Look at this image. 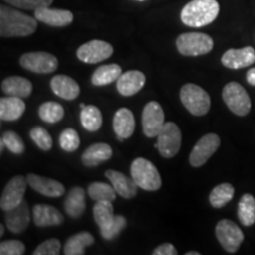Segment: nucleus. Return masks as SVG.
I'll use <instances>...</instances> for the list:
<instances>
[{"label":"nucleus","mask_w":255,"mask_h":255,"mask_svg":"<svg viewBox=\"0 0 255 255\" xmlns=\"http://www.w3.org/2000/svg\"><path fill=\"white\" fill-rule=\"evenodd\" d=\"M37 19L7 5L0 6V36L2 38L27 37L37 30Z\"/></svg>","instance_id":"obj_1"},{"label":"nucleus","mask_w":255,"mask_h":255,"mask_svg":"<svg viewBox=\"0 0 255 255\" xmlns=\"http://www.w3.org/2000/svg\"><path fill=\"white\" fill-rule=\"evenodd\" d=\"M219 13L218 0H191L182 8L181 20L189 27H203L212 24Z\"/></svg>","instance_id":"obj_2"},{"label":"nucleus","mask_w":255,"mask_h":255,"mask_svg":"<svg viewBox=\"0 0 255 255\" xmlns=\"http://www.w3.org/2000/svg\"><path fill=\"white\" fill-rule=\"evenodd\" d=\"M176 47L183 56L197 57L209 53L214 47V40L202 32H187L177 37Z\"/></svg>","instance_id":"obj_3"},{"label":"nucleus","mask_w":255,"mask_h":255,"mask_svg":"<svg viewBox=\"0 0 255 255\" xmlns=\"http://www.w3.org/2000/svg\"><path fill=\"white\" fill-rule=\"evenodd\" d=\"M131 177L137 186L148 191H156L162 187V178L157 168L149 159L138 157L131 164Z\"/></svg>","instance_id":"obj_4"},{"label":"nucleus","mask_w":255,"mask_h":255,"mask_svg":"<svg viewBox=\"0 0 255 255\" xmlns=\"http://www.w3.org/2000/svg\"><path fill=\"white\" fill-rule=\"evenodd\" d=\"M180 98L184 108L194 116H205L210 109V96L208 92L193 83L183 85Z\"/></svg>","instance_id":"obj_5"},{"label":"nucleus","mask_w":255,"mask_h":255,"mask_svg":"<svg viewBox=\"0 0 255 255\" xmlns=\"http://www.w3.org/2000/svg\"><path fill=\"white\" fill-rule=\"evenodd\" d=\"M222 98L228 109L237 116H246L252 109L251 97L246 89L237 82H231L223 88Z\"/></svg>","instance_id":"obj_6"},{"label":"nucleus","mask_w":255,"mask_h":255,"mask_svg":"<svg viewBox=\"0 0 255 255\" xmlns=\"http://www.w3.org/2000/svg\"><path fill=\"white\" fill-rule=\"evenodd\" d=\"M182 144V133L180 128L174 122H165L157 135L156 148L163 157L171 158L178 154Z\"/></svg>","instance_id":"obj_7"},{"label":"nucleus","mask_w":255,"mask_h":255,"mask_svg":"<svg viewBox=\"0 0 255 255\" xmlns=\"http://www.w3.org/2000/svg\"><path fill=\"white\" fill-rule=\"evenodd\" d=\"M215 234L220 245L228 253H237L245 239L240 227L228 219H223L218 222L215 227Z\"/></svg>","instance_id":"obj_8"},{"label":"nucleus","mask_w":255,"mask_h":255,"mask_svg":"<svg viewBox=\"0 0 255 255\" xmlns=\"http://www.w3.org/2000/svg\"><path fill=\"white\" fill-rule=\"evenodd\" d=\"M27 184V178H25L23 175H17L11 178L2 190L0 197V208L4 212H9L20 205L24 201Z\"/></svg>","instance_id":"obj_9"},{"label":"nucleus","mask_w":255,"mask_h":255,"mask_svg":"<svg viewBox=\"0 0 255 255\" xmlns=\"http://www.w3.org/2000/svg\"><path fill=\"white\" fill-rule=\"evenodd\" d=\"M21 68L34 73H51L58 68V59L49 52H27L20 57Z\"/></svg>","instance_id":"obj_10"},{"label":"nucleus","mask_w":255,"mask_h":255,"mask_svg":"<svg viewBox=\"0 0 255 255\" xmlns=\"http://www.w3.org/2000/svg\"><path fill=\"white\" fill-rule=\"evenodd\" d=\"M114 47L104 40L94 39L83 44L77 50V58L83 63L96 64L113 56Z\"/></svg>","instance_id":"obj_11"},{"label":"nucleus","mask_w":255,"mask_h":255,"mask_svg":"<svg viewBox=\"0 0 255 255\" xmlns=\"http://www.w3.org/2000/svg\"><path fill=\"white\" fill-rule=\"evenodd\" d=\"M221 144V139L216 133H207L201 137L190 152L189 162L193 167L199 168L215 154Z\"/></svg>","instance_id":"obj_12"},{"label":"nucleus","mask_w":255,"mask_h":255,"mask_svg":"<svg viewBox=\"0 0 255 255\" xmlns=\"http://www.w3.org/2000/svg\"><path fill=\"white\" fill-rule=\"evenodd\" d=\"M164 124V111L161 104L155 101L149 102L143 109L142 114V126L144 135L149 138L157 137Z\"/></svg>","instance_id":"obj_13"},{"label":"nucleus","mask_w":255,"mask_h":255,"mask_svg":"<svg viewBox=\"0 0 255 255\" xmlns=\"http://www.w3.org/2000/svg\"><path fill=\"white\" fill-rule=\"evenodd\" d=\"M222 65L227 69L240 70L253 65L255 63V50L252 46L242 49H229L223 53Z\"/></svg>","instance_id":"obj_14"},{"label":"nucleus","mask_w":255,"mask_h":255,"mask_svg":"<svg viewBox=\"0 0 255 255\" xmlns=\"http://www.w3.org/2000/svg\"><path fill=\"white\" fill-rule=\"evenodd\" d=\"M34 17L38 21L53 27L68 26L73 21V14L68 9L51 8L50 6H44L34 9Z\"/></svg>","instance_id":"obj_15"},{"label":"nucleus","mask_w":255,"mask_h":255,"mask_svg":"<svg viewBox=\"0 0 255 255\" xmlns=\"http://www.w3.org/2000/svg\"><path fill=\"white\" fill-rule=\"evenodd\" d=\"M145 75L137 70L127 71L120 76V78L116 81V88L120 95L124 97H130L138 94L142 90L145 84Z\"/></svg>","instance_id":"obj_16"},{"label":"nucleus","mask_w":255,"mask_h":255,"mask_svg":"<svg viewBox=\"0 0 255 255\" xmlns=\"http://www.w3.org/2000/svg\"><path fill=\"white\" fill-rule=\"evenodd\" d=\"M27 182L32 189L47 197H59L65 194V187L58 181L39 176L36 174L27 175Z\"/></svg>","instance_id":"obj_17"},{"label":"nucleus","mask_w":255,"mask_h":255,"mask_svg":"<svg viewBox=\"0 0 255 255\" xmlns=\"http://www.w3.org/2000/svg\"><path fill=\"white\" fill-rule=\"evenodd\" d=\"M113 128L120 141L131 137L136 128L135 116L132 111L127 108H121L117 110L113 120Z\"/></svg>","instance_id":"obj_18"},{"label":"nucleus","mask_w":255,"mask_h":255,"mask_svg":"<svg viewBox=\"0 0 255 255\" xmlns=\"http://www.w3.org/2000/svg\"><path fill=\"white\" fill-rule=\"evenodd\" d=\"M50 88L53 94L65 101H73L81 94V88L75 79L65 75H57L51 79Z\"/></svg>","instance_id":"obj_19"},{"label":"nucleus","mask_w":255,"mask_h":255,"mask_svg":"<svg viewBox=\"0 0 255 255\" xmlns=\"http://www.w3.org/2000/svg\"><path fill=\"white\" fill-rule=\"evenodd\" d=\"M105 177L113 184L114 189L123 199L130 200L137 195V184L132 177H128L127 175L116 170H107Z\"/></svg>","instance_id":"obj_20"},{"label":"nucleus","mask_w":255,"mask_h":255,"mask_svg":"<svg viewBox=\"0 0 255 255\" xmlns=\"http://www.w3.org/2000/svg\"><path fill=\"white\" fill-rule=\"evenodd\" d=\"M30 221L31 212L25 200L14 209L6 212V226L9 232L14 233V234L24 232L30 225Z\"/></svg>","instance_id":"obj_21"},{"label":"nucleus","mask_w":255,"mask_h":255,"mask_svg":"<svg viewBox=\"0 0 255 255\" xmlns=\"http://www.w3.org/2000/svg\"><path fill=\"white\" fill-rule=\"evenodd\" d=\"M33 222L37 227L59 226L64 222V216L58 209L49 205H36L33 207Z\"/></svg>","instance_id":"obj_22"},{"label":"nucleus","mask_w":255,"mask_h":255,"mask_svg":"<svg viewBox=\"0 0 255 255\" xmlns=\"http://www.w3.org/2000/svg\"><path fill=\"white\" fill-rule=\"evenodd\" d=\"M26 109V105L23 98L7 96L0 100V119L1 121L13 122L23 116Z\"/></svg>","instance_id":"obj_23"},{"label":"nucleus","mask_w":255,"mask_h":255,"mask_svg":"<svg viewBox=\"0 0 255 255\" xmlns=\"http://www.w3.org/2000/svg\"><path fill=\"white\" fill-rule=\"evenodd\" d=\"M32 90H33L32 83L27 78L19 77V76H12L4 79L1 83V91L6 96H14L24 100L30 97Z\"/></svg>","instance_id":"obj_24"},{"label":"nucleus","mask_w":255,"mask_h":255,"mask_svg":"<svg viewBox=\"0 0 255 255\" xmlns=\"http://www.w3.org/2000/svg\"><path fill=\"white\" fill-rule=\"evenodd\" d=\"M113 156V149L107 143H95L83 152L82 163L85 167H96L108 161Z\"/></svg>","instance_id":"obj_25"},{"label":"nucleus","mask_w":255,"mask_h":255,"mask_svg":"<svg viewBox=\"0 0 255 255\" xmlns=\"http://www.w3.org/2000/svg\"><path fill=\"white\" fill-rule=\"evenodd\" d=\"M85 191L82 187H73L64 201V209L72 219H78L85 212Z\"/></svg>","instance_id":"obj_26"},{"label":"nucleus","mask_w":255,"mask_h":255,"mask_svg":"<svg viewBox=\"0 0 255 255\" xmlns=\"http://www.w3.org/2000/svg\"><path fill=\"white\" fill-rule=\"evenodd\" d=\"M122 75V69L117 64H108L102 65L91 76V83L95 87H104L116 82Z\"/></svg>","instance_id":"obj_27"},{"label":"nucleus","mask_w":255,"mask_h":255,"mask_svg":"<svg viewBox=\"0 0 255 255\" xmlns=\"http://www.w3.org/2000/svg\"><path fill=\"white\" fill-rule=\"evenodd\" d=\"M95 238L89 232H81L72 235L64 245V254L65 255H83L85 248L94 245Z\"/></svg>","instance_id":"obj_28"},{"label":"nucleus","mask_w":255,"mask_h":255,"mask_svg":"<svg viewBox=\"0 0 255 255\" xmlns=\"http://www.w3.org/2000/svg\"><path fill=\"white\" fill-rule=\"evenodd\" d=\"M238 216L242 225L246 227L255 223V197L252 194H245L241 197L238 207Z\"/></svg>","instance_id":"obj_29"},{"label":"nucleus","mask_w":255,"mask_h":255,"mask_svg":"<svg viewBox=\"0 0 255 255\" xmlns=\"http://www.w3.org/2000/svg\"><path fill=\"white\" fill-rule=\"evenodd\" d=\"M234 187L231 183L218 184L209 194V202L214 208H222L234 197Z\"/></svg>","instance_id":"obj_30"},{"label":"nucleus","mask_w":255,"mask_h":255,"mask_svg":"<svg viewBox=\"0 0 255 255\" xmlns=\"http://www.w3.org/2000/svg\"><path fill=\"white\" fill-rule=\"evenodd\" d=\"M94 219L100 229H104L114 221V207L111 205V201H97L94 206Z\"/></svg>","instance_id":"obj_31"},{"label":"nucleus","mask_w":255,"mask_h":255,"mask_svg":"<svg viewBox=\"0 0 255 255\" xmlns=\"http://www.w3.org/2000/svg\"><path fill=\"white\" fill-rule=\"evenodd\" d=\"M102 113L95 105H87L81 111V123L88 131H97L102 127Z\"/></svg>","instance_id":"obj_32"},{"label":"nucleus","mask_w":255,"mask_h":255,"mask_svg":"<svg viewBox=\"0 0 255 255\" xmlns=\"http://www.w3.org/2000/svg\"><path fill=\"white\" fill-rule=\"evenodd\" d=\"M88 194L94 201H113L116 199V190L113 184L104 182H92L88 187Z\"/></svg>","instance_id":"obj_33"},{"label":"nucleus","mask_w":255,"mask_h":255,"mask_svg":"<svg viewBox=\"0 0 255 255\" xmlns=\"http://www.w3.org/2000/svg\"><path fill=\"white\" fill-rule=\"evenodd\" d=\"M38 114L44 122L53 124L64 117V108L57 102H45L39 107Z\"/></svg>","instance_id":"obj_34"},{"label":"nucleus","mask_w":255,"mask_h":255,"mask_svg":"<svg viewBox=\"0 0 255 255\" xmlns=\"http://www.w3.org/2000/svg\"><path fill=\"white\" fill-rule=\"evenodd\" d=\"M81 141H79V135L76 130L68 128L62 131L59 136V145L64 151L73 152L78 149Z\"/></svg>","instance_id":"obj_35"},{"label":"nucleus","mask_w":255,"mask_h":255,"mask_svg":"<svg viewBox=\"0 0 255 255\" xmlns=\"http://www.w3.org/2000/svg\"><path fill=\"white\" fill-rule=\"evenodd\" d=\"M1 143L12 154L21 155L25 151V144L21 137L14 131H5L1 136Z\"/></svg>","instance_id":"obj_36"},{"label":"nucleus","mask_w":255,"mask_h":255,"mask_svg":"<svg viewBox=\"0 0 255 255\" xmlns=\"http://www.w3.org/2000/svg\"><path fill=\"white\" fill-rule=\"evenodd\" d=\"M31 139L36 143L37 146L41 150L49 151L52 148V137L46 129L41 127L32 128L30 131Z\"/></svg>","instance_id":"obj_37"},{"label":"nucleus","mask_w":255,"mask_h":255,"mask_svg":"<svg viewBox=\"0 0 255 255\" xmlns=\"http://www.w3.org/2000/svg\"><path fill=\"white\" fill-rule=\"evenodd\" d=\"M127 226V220L122 215H116L115 216L114 221L110 223L108 227L104 229H101V235L102 238L105 240H114L115 238H117L120 235V233L126 228Z\"/></svg>","instance_id":"obj_38"},{"label":"nucleus","mask_w":255,"mask_h":255,"mask_svg":"<svg viewBox=\"0 0 255 255\" xmlns=\"http://www.w3.org/2000/svg\"><path fill=\"white\" fill-rule=\"evenodd\" d=\"M7 4L21 9H37L44 6H50L53 0H4Z\"/></svg>","instance_id":"obj_39"},{"label":"nucleus","mask_w":255,"mask_h":255,"mask_svg":"<svg viewBox=\"0 0 255 255\" xmlns=\"http://www.w3.org/2000/svg\"><path fill=\"white\" fill-rule=\"evenodd\" d=\"M59 253L60 241L58 239H49V240L41 242L33 251V255H58Z\"/></svg>","instance_id":"obj_40"},{"label":"nucleus","mask_w":255,"mask_h":255,"mask_svg":"<svg viewBox=\"0 0 255 255\" xmlns=\"http://www.w3.org/2000/svg\"><path fill=\"white\" fill-rule=\"evenodd\" d=\"M25 253V245L20 240H7L0 244L1 255H21Z\"/></svg>","instance_id":"obj_41"},{"label":"nucleus","mask_w":255,"mask_h":255,"mask_svg":"<svg viewBox=\"0 0 255 255\" xmlns=\"http://www.w3.org/2000/svg\"><path fill=\"white\" fill-rule=\"evenodd\" d=\"M154 255H176L177 251L175 248L174 245L165 242V244L159 245L157 248H155V251L152 252Z\"/></svg>","instance_id":"obj_42"},{"label":"nucleus","mask_w":255,"mask_h":255,"mask_svg":"<svg viewBox=\"0 0 255 255\" xmlns=\"http://www.w3.org/2000/svg\"><path fill=\"white\" fill-rule=\"evenodd\" d=\"M248 84L252 85V87H255V68H252L247 71L246 75Z\"/></svg>","instance_id":"obj_43"},{"label":"nucleus","mask_w":255,"mask_h":255,"mask_svg":"<svg viewBox=\"0 0 255 255\" xmlns=\"http://www.w3.org/2000/svg\"><path fill=\"white\" fill-rule=\"evenodd\" d=\"M4 235V225H0V237Z\"/></svg>","instance_id":"obj_44"},{"label":"nucleus","mask_w":255,"mask_h":255,"mask_svg":"<svg viewBox=\"0 0 255 255\" xmlns=\"http://www.w3.org/2000/svg\"><path fill=\"white\" fill-rule=\"evenodd\" d=\"M186 255H200L199 252H188Z\"/></svg>","instance_id":"obj_45"},{"label":"nucleus","mask_w":255,"mask_h":255,"mask_svg":"<svg viewBox=\"0 0 255 255\" xmlns=\"http://www.w3.org/2000/svg\"><path fill=\"white\" fill-rule=\"evenodd\" d=\"M85 107H87V105H85L84 103H81V104H79V108H82V109H84Z\"/></svg>","instance_id":"obj_46"},{"label":"nucleus","mask_w":255,"mask_h":255,"mask_svg":"<svg viewBox=\"0 0 255 255\" xmlns=\"http://www.w3.org/2000/svg\"><path fill=\"white\" fill-rule=\"evenodd\" d=\"M137 1H145V0H137Z\"/></svg>","instance_id":"obj_47"}]
</instances>
